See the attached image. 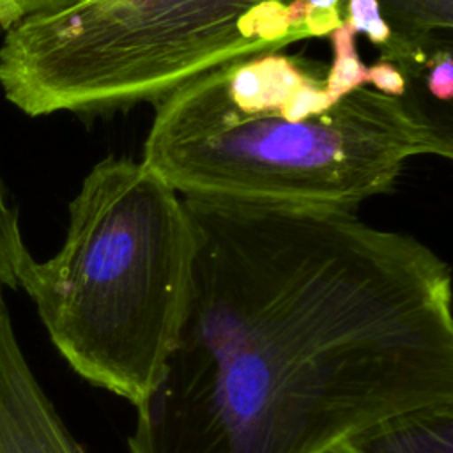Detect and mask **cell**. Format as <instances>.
Here are the masks:
<instances>
[{"label":"cell","mask_w":453,"mask_h":453,"mask_svg":"<svg viewBox=\"0 0 453 453\" xmlns=\"http://www.w3.org/2000/svg\"><path fill=\"white\" fill-rule=\"evenodd\" d=\"M356 35L345 21L327 35L333 46V62L327 67V78L342 94H349L366 83V65L357 55Z\"/></svg>","instance_id":"cell-8"},{"label":"cell","mask_w":453,"mask_h":453,"mask_svg":"<svg viewBox=\"0 0 453 453\" xmlns=\"http://www.w3.org/2000/svg\"><path fill=\"white\" fill-rule=\"evenodd\" d=\"M308 37L304 0H76L7 28L0 87L30 117L113 111Z\"/></svg>","instance_id":"cell-4"},{"label":"cell","mask_w":453,"mask_h":453,"mask_svg":"<svg viewBox=\"0 0 453 453\" xmlns=\"http://www.w3.org/2000/svg\"><path fill=\"white\" fill-rule=\"evenodd\" d=\"M366 83H372L375 90L386 96H395V97L405 96L403 73L391 62L379 60L377 64L366 67Z\"/></svg>","instance_id":"cell-12"},{"label":"cell","mask_w":453,"mask_h":453,"mask_svg":"<svg viewBox=\"0 0 453 453\" xmlns=\"http://www.w3.org/2000/svg\"><path fill=\"white\" fill-rule=\"evenodd\" d=\"M389 28V42L380 48L384 62L400 71L421 74L430 55L451 44L434 41V32H451L453 0H377Z\"/></svg>","instance_id":"cell-7"},{"label":"cell","mask_w":453,"mask_h":453,"mask_svg":"<svg viewBox=\"0 0 453 453\" xmlns=\"http://www.w3.org/2000/svg\"><path fill=\"white\" fill-rule=\"evenodd\" d=\"M0 453H87L37 380L0 287Z\"/></svg>","instance_id":"cell-5"},{"label":"cell","mask_w":453,"mask_h":453,"mask_svg":"<svg viewBox=\"0 0 453 453\" xmlns=\"http://www.w3.org/2000/svg\"><path fill=\"white\" fill-rule=\"evenodd\" d=\"M448 133L405 96L342 94L320 62L280 50L214 67L157 101L143 163L184 198L354 211Z\"/></svg>","instance_id":"cell-2"},{"label":"cell","mask_w":453,"mask_h":453,"mask_svg":"<svg viewBox=\"0 0 453 453\" xmlns=\"http://www.w3.org/2000/svg\"><path fill=\"white\" fill-rule=\"evenodd\" d=\"M193 255L184 198L143 161L110 156L69 203L62 248L32 258L19 288L71 370L136 407L179 331Z\"/></svg>","instance_id":"cell-3"},{"label":"cell","mask_w":453,"mask_h":453,"mask_svg":"<svg viewBox=\"0 0 453 453\" xmlns=\"http://www.w3.org/2000/svg\"><path fill=\"white\" fill-rule=\"evenodd\" d=\"M73 2L76 0H5L9 28L28 16L58 11L67 7Z\"/></svg>","instance_id":"cell-13"},{"label":"cell","mask_w":453,"mask_h":453,"mask_svg":"<svg viewBox=\"0 0 453 453\" xmlns=\"http://www.w3.org/2000/svg\"><path fill=\"white\" fill-rule=\"evenodd\" d=\"M343 21L356 34L368 35V39L380 48L389 42L391 34L380 16L377 0H345Z\"/></svg>","instance_id":"cell-9"},{"label":"cell","mask_w":453,"mask_h":453,"mask_svg":"<svg viewBox=\"0 0 453 453\" xmlns=\"http://www.w3.org/2000/svg\"><path fill=\"white\" fill-rule=\"evenodd\" d=\"M329 453H453V402L379 419L338 442Z\"/></svg>","instance_id":"cell-6"},{"label":"cell","mask_w":453,"mask_h":453,"mask_svg":"<svg viewBox=\"0 0 453 453\" xmlns=\"http://www.w3.org/2000/svg\"><path fill=\"white\" fill-rule=\"evenodd\" d=\"M426 88L432 96L442 101H449L453 94V62L451 46H442L435 50L425 64Z\"/></svg>","instance_id":"cell-10"},{"label":"cell","mask_w":453,"mask_h":453,"mask_svg":"<svg viewBox=\"0 0 453 453\" xmlns=\"http://www.w3.org/2000/svg\"><path fill=\"white\" fill-rule=\"evenodd\" d=\"M343 0H304L306 25L311 37H326L343 23Z\"/></svg>","instance_id":"cell-11"},{"label":"cell","mask_w":453,"mask_h":453,"mask_svg":"<svg viewBox=\"0 0 453 453\" xmlns=\"http://www.w3.org/2000/svg\"><path fill=\"white\" fill-rule=\"evenodd\" d=\"M184 205L188 301L129 453H329L453 402L451 271L426 244L343 209Z\"/></svg>","instance_id":"cell-1"}]
</instances>
